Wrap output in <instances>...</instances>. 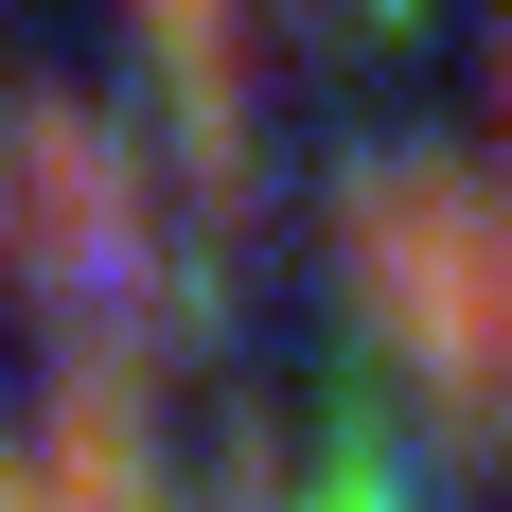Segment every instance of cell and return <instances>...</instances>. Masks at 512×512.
<instances>
[{"instance_id": "cell-1", "label": "cell", "mask_w": 512, "mask_h": 512, "mask_svg": "<svg viewBox=\"0 0 512 512\" xmlns=\"http://www.w3.org/2000/svg\"><path fill=\"white\" fill-rule=\"evenodd\" d=\"M336 512H389V495H336Z\"/></svg>"}]
</instances>
